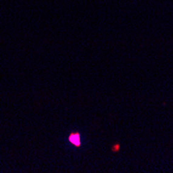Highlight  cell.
Instances as JSON below:
<instances>
[{
  "mask_svg": "<svg viewBox=\"0 0 173 173\" xmlns=\"http://www.w3.org/2000/svg\"><path fill=\"white\" fill-rule=\"evenodd\" d=\"M69 139H70V141H71L74 145H76V146H80V144H81V141H80V135L78 134V133L72 134Z\"/></svg>",
  "mask_w": 173,
  "mask_h": 173,
  "instance_id": "1",
  "label": "cell"
}]
</instances>
